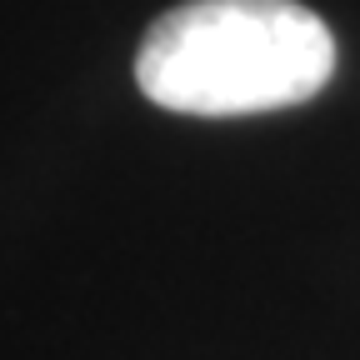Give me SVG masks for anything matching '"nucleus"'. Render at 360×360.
<instances>
[{
  "label": "nucleus",
  "instance_id": "nucleus-1",
  "mask_svg": "<svg viewBox=\"0 0 360 360\" xmlns=\"http://www.w3.org/2000/svg\"><path fill=\"white\" fill-rule=\"evenodd\" d=\"M335 35L300 0H186L135 56L141 96L175 115H260L321 96Z\"/></svg>",
  "mask_w": 360,
  "mask_h": 360
}]
</instances>
